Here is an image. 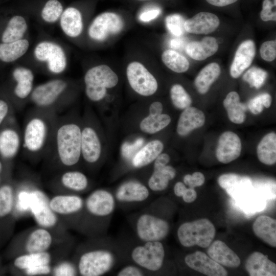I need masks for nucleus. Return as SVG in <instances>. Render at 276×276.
I'll return each mask as SVG.
<instances>
[{
  "label": "nucleus",
  "instance_id": "40",
  "mask_svg": "<svg viewBox=\"0 0 276 276\" xmlns=\"http://www.w3.org/2000/svg\"><path fill=\"white\" fill-rule=\"evenodd\" d=\"M162 60L167 67L177 73H184L189 68L188 59L174 50L165 51L162 55Z\"/></svg>",
  "mask_w": 276,
  "mask_h": 276
},
{
  "label": "nucleus",
  "instance_id": "42",
  "mask_svg": "<svg viewBox=\"0 0 276 276\" xmlns=\"http://www.w3.org/2000/svg\"><path fill=\"white\" fill-rule=\"evenodd\" d=\"M236 201L245 213L252 214L262 210L266 204L264 197L261 193L255 192L254 189Z\"/></svg>",
  "mask_w": 276,
  "mask_h": 276
},
{
  "label": "nucleus",
  "instance_id": "9",
  "mask_svg": "<svg viewBox=\"0 0 276 276\" xmlns=\"http://www.w3.org/2000/svg\"><path fill=\"white\" fill-rule=\"evenodd\" d=\"M117 204L113 193L105 189H97L84 199L83 211L95 220H109Z\"/></svg>",
  "mask_w": 276,
  "mask_h": 276
},
{
  "label": "nucleus",
  "instance_id": "49",
  "mask_svg": "<svg viewBox=\"0 0 276 276\" xmlns=\"http://www.w3.org/2000/svg\"><path fill=\"white\" fill-rule=\"evenodd\" d=\"M52 273L55 276H73L77 275L78 271L76 266L72 262L63 261L52 269Z\"/></svg>",
  "mask_w": 276,
  "mask_h": 276
},
{
  "label": "nucleus",
  "instance_id": "26",
  "mask_svg": "<svg viewBox=\"0 0 276 276\" xmlns=\"http://www.w3.org/2000/svg\"><path fill=\"white\" fill-rule=\"evenodd\" d=\"M245 269L250 276H275L276 265L267 256L255 251L247 258Z\"/></svg>",
  "mask_w": 276,
  "mask_h": 276
},
{
  "label": "nucleus",
  "instance_id": "53",
  "mask_svg": "<svg viewBox=\"0 0 276 276\" xmlns=\"http://www.w3.org/2000/svg\"><path fill=\"white\" fill-rule=\"evenodd\" d=\"M14 114V108L7 100L0 98V127Z\"/></svg>",
  "mask_w": 276,
  "mask_h": 276
},
{
  "label": "nucleus",
  "instance_id": "63",
  "mask_svg": "<svg viewBox=\"0 0 276 276\" xmlns=\"http://www.w3.org/2000/svg\"><path fill=\"white\" fill-rule=\"evenodd\" d=\"M3 169V163L2 161L0 160V173L2 172Z\"/></svg>",
  "mask_w": 276,
  "mask_h": 276
},
{
  "label": "nucleus",
  "instance_id": "22",
  "mask_svg": "<svg viewBox=\"0 0 276 276\" xmlns=\"http://www.w3.org/2000/svg\"><path fill=\"white\" fill-rule=\"evenodd\" d=\"M220 25V20L215 14L201 12L185 21V30L196 34H208L215 31Z\"/></svg>",
  "mask_w": 276,
  "mask_h": 276
},
{
  "label": "nucleus",
  "instance_id": "43",
  "mask_svg": "<svg viewBox=\"0 0 276 276\" xmlns=\"http://www.w3.org/2000/svg\"><path fill=\"white\" fill-rule=\"evenodd\" d=\"M14 192L12 186L4 184L0 187V217L9 215L13 210Z\"/></svg>",
  "mask_w": 276,
  "mask_h": 276
},
{
  "label": "nucleus",
  "instance_id": "46",
  "mask_svg": "<svg viewBox=\"0 0 276 276\" xmlns=\"http://www.w3.org/2000/svg\"><path fill=\"white\" fill-rule=\"evenodd\" d=\"M267 76V72L257 67H252L243 75V79L247 82L251 87L260 88L265 82Z\"/></svg>",
  "mask_w": 276,
  "mask_h": 276
},
{
  "label": "nucleus",
  "instance_id": "6",
  "mask_svg": "<svg viewBox=\"0 0 276 276\" xmlns=\"http://www.w3.org/2000/svg\"><path fill=\"white\" fill-rule=\"evenodd\" d=\"M133 226L137 238L143 242L161 241L170 231L168 221L153 213L150 206L136 216Z\"/></svg>",
  "mask_w": 276,
  "mask_h": 276
},
{
  "label": "nucleus",
  "instance_id": "23",
  "mask_svg": "<svg viewBox=\"0 0 276 276\" xmlns=\"http://www.w3.org/2000/svg\"><path fill=\"white\" fill-rule=\"evenodd\" d=\"M256 54L255 42L250 39L239 45L230 67V75L234 78L239 77L251 65Z\"/></svg>",
  "mask_w": 276,
  "mask_h": 276
},
{
  "label": "nucleus",
  "instance_id": "45",
  "mask_svg": "<svg viewBox=\"0 0 276 276\" xmlns=\"http://www.w3.org/2000/svg\"><path fill=\"white\" fill-rule=\"evenodd\" d=\"M63 11L61 3L58 0H49L41 12L42 19L48 23H54L60 18Z\"/></svg>",
  "mask_w": 276,
  "mask_h": 276
},
{
  "label": "nucleus",
  "instance_id": "16",
  "mask_svg": "<svg viewBox=\"0 0 276 276\" xmlns=\"http://www.w3.org/2000/svg\"><path fill=\"white\" fill-rule=\"evenodd\" d=\"M30 195L31 212L37 224L48 229L55 227L58 223V216L50 208L49 200L45 199L43 193L35 190Z\"/></svg>",
  "mask_w": 276,
  "mask_h": 276
},
{
  "label": "nucleus",
  "instance_id": "62",
  "mask_svg": "<svg viewBox=\"0 0 276 276\" xmlns=\"http://www.w3.org/2000/svg\"><path fill=\"white\" fill-rule=\"evenodd\" d=\"M170 46L173 49H179L183 45V41L180 38H174L170 41Z\"/></svg>",
  "mask_w": 276,
  "mask_h": 276
},
{
  "label": "nucleus",
  "instance_id": "15",
  "mask_svg": "<svg viewBox=\"0 0 276 276\" xmlns=\"http://www.w3.org/2000/svg\"><path fill=\"white\" fill-rule=\"evenodd\" d=\"M151 192L148 186L141 182L130 180L121 184L113 195L117 203L138 204L148 200Z\"/></svg>",
  "mask_w": 276,
  "mask_h": 276
},
{
  "label": "nucleus",
  "instance_id": "25",
  "mask_svg": "<svg viewBox=\"0 0 276 276\" xmlns=\"http://www.w3.org/2000/svg\"><path fill=\"white\" fill-rule=\"evenodd\" d=\"M205 121V115L201 110L189 106L183 110L179 117L177 132L180 136H186L194 129L202 127Z\"/></svg>",
  "mask_w": 276,
  "mask_h": 276
},
{
  "label": "nucleus",
  "instance_id": "44",
  "mask_svg": "<svg viewBox=\"0 0 276 276\" xmlns=\"http://www.w3.org/2000/svg\"><path fill=\"white\" fill-rule=\"evenodd\" d=\"M170 97L173 105L178 109H185L190 106L192 99L180 84H174L170 89Z\"/></svg>",
  "mask_w": 276,
  "mask_h": 276
},
{
  "label": "nucleus",
  "instance_id": "64",
  "mask_svg": "<svg viewBox=\"0 0 276 276\" xmlns=\"http://www.w3.org/2000/svg\"><path fill=\"white\" fill-rule=\"evenodd\" d=\"M273 2H274L273 5L274 6H275V4H276L275 0H273Z\"/></svg>",
  "mask_w": 276,
  "mask_h": 276
},
{
  "label": "nucleus",
  "instance_id": "30",
  "mask_svg": "<svg viewBox=\"0 0 276 276\" xmlns=\"http://www.w3.org/2000/svg\"><path fill=\"white\" fill-rule=\"evenodd\" d=\"M60 25L63 33L67 36H79L83 30V22L80 12L74 7L64 10L60 18Z\"/></svg>",
  "mask_w": 276,
  "mask_h": 276
},
{
  "label": "nucleus",
  "instance_id": "28",
  "mask_svg": "<svg viewBox=\"0 0 276 276\" xmlns=\"http://www.w3.org/2000/svg\"><path fill=\"white\" fill-rule=\"evenodd\" d=\"M218 47L216 38L212 36H206L201 41L189 42L186 47V52L194 60L202 61L215 54Z\"/></svg>",
  "mask_w": 276,
  "mask_h": 276
},
{
  "label": "nucleus",
  "instance_id": "37",
  "mask_svg": "<svg viewBox=\"0 0 276 276\" xmlns=\"http://www.w3.org/2000/svg\"><path fill=\"white\" fill-rule=\"evenodd\" d=\"M29 45V41L26 39L0 43V60L4 62H13L26 53Z\"/></svg>",
  "mask_w": 276,
  "mask_h": 276
},
{
  "label": "nucleus",
  "instance_id": "13",
  "mask_svg": "<svg viewBox=\"0 0 276 276\" xmlns=\"http://www.w3.org/2000/svg\"><path fill=\"white\" fill-rule=\"evenodd\" d=\"M121 17L113 12H104L98 15L90 25L88 34L93 39L102 41L110 35L119 33L123 29Z\"/></svg>",
  "mask_w": 276,
  "mask_h": 276
},
{
  "label": "nucleus",
  "instance_id": "33",
  "mask_svg": "<svg viewBox=\"0 0 276 276\" xmlns=\"http://www.w3.org/2000/svg\"><path fill=\"white\" fill-rule=\"evenodd\" d=\"M58 182L63 188L74 192H83L89 185L87 176L77 170L64 171L59 176Z\"/></svg>",
  "mask_w": 276,
  "mask_h": 276
},
{
  "label": "nucleus",
  "instance_id": "51",
  "mask_svg": "<svg viewBox=\"0 0 276 276\" xmlns=\"http://www.w3.org/2000/svg\"><path fill=\"white\" fill-rule=\"evenodd\" d=\"M143 143L144 140L142 138L138 139L132 144H129L127 142L124 143L122 146V155L127 159H130L133 157L137 152V150L141 147Z\"/></svg>",
  "mask_w": 276,
  "mask_h": 276
},
{
  "label": "nucleus",
  "instance_id": "19",
  "mask_svg": "<svg viewBox=\"0 0 276 276\" xmlns=\"http://www.w3.org/2000/svg\"><path fill=\"white\" fill-rule=\"evenodd\" d=\"M53 212L58 216H75L83 211L84 199L75 194H59L49 200Z\"/></svg>",
  "mask_w": 276,
  "mask_h": 276
},
{
  "label": "nucleus",
  "instance_id": "24",
  "mask_svg": "<svg viewBox=\"0 0 276 276\" xmlns=\"http://www.w3.org/2000/svg\"><path fill=\"white\" fill-rule=\"evenodd\" d=\"M53 237L49 229L39 227L32 230L24 243V254L48 251L53 243Z\"/></svg>",
  "mask_w": 276,
  "mask_h": 276
},
{
  "label": "nucleus",
  "instance_id": "32",
  "mask_svg": "<svg viewBox=\"0 0 276 276\" xmlns=\"http://www.w3.org/2000/svg\"><path fill=\"white\" fill-rule=\"evenodd\" d=\"M164 145L159 140H153L148 143L139 150L131 159L134 168H140L153 162L162 153Z\"/></svg>",
  "mask_w": 276,
  "mask_h": 276
},
{
  "label": "nucleus",
  "instance_id": "5",
  "mask_svg": "<svg viewBox=\"0 0 276 276\" xmlns=\"http://www.w3.org/2000/svg\"><path fill=\"white\" fill-rule=\"evenodd\" d=\"M127 253L132 263L150 274L162 268L165 257L164 245L160 241H141L129 249Z\"/></svg>",
  "mask_w": 276,
  "mask_h": 276
},
{
  "label": "nucleus",
  "instance_id": "55",
  "mask_svg": "<svg viewBox=\"0 0 276 276\" xmlns=\"http://www.w3.org/2000/svg\"><path fill=\"white\" fill-rule=\"evenodd\" d=\"M274 6L270 0L263 1L262 9L260 12V17L263 21H276L275 11L272 10Z\"/></svg>",
  "mask_w": 276,
  "mask_h": 276
},
{
  "label": "nucleus",
  "instance_id": "38",
  "mask_svg": "<svg viewBox=\"0 0 276 276\" xmlns=\"http://www.w3.org/2000/svg\"><path fill=\"white\" fill-rule=\"evenodd\" d=\"M27 29L28 24L24 17L13 16L9 20L2 34V42L9 43L22 39Z\"/></svg>",
  "mask_w": 276,
  "mask_h": 276
},
{
  "label": "nucleus",
  "instance_id": "18",
  "mask_svg": "<svg viewBox=\"0 0 276 276\" xmlns=\"http://www.w3.org/2000/svg\"><path fill=\"white\" fill-rule=\"evenodd\" d=\"M219 186L235 201L241 199L254 189L251 179L235 173H225L218 178Z\"/></svg>",
  "mask_w": 276,
  "mask_h": 276
},
{
  "label": "nucleus",
  "instance_id": "8",
  "mask_svg": "<svg viewBox=\"0 0 276 276\" xmlns=\"http://www.w3.org/2000/svg\"><path fill=\"white\" fill-rule=\"evenodd\" d=\"M85 94L93 102H99L106 96L107 88L118 83L117 75L107 65L101 64L89 68L84 76Z\"/></svg>",
  "mask_w": 276,
  "mask_h": 276
},
{
  "label": "nucleus",
  "instance_id": "11",
  "mask_svg": "<svg viewBox=\"0 0 276 276\" xmlns=\"http://www.w3.org/2000/svg\"><path fill=\"white\" fill-rule=\"evenodd\" d=\"M21 146V132L13 114L0 127V156L4 160L13 159Z\"/></svg>",
  "mask_w": 276,
  "mask_h": 276
},
{
  "label": "nucleus",
  "instance_id": "41",
  "mask_svg": "<svg viewBox=\"0 0 276 276\" xmlns=\"http://www.w3.org/2000/svg\"><path fill=\"white\" fill-rule=\"evenodd\" d=\"M170 117L167 114H149L141 122V130L147 133H156L167 127L171 122Z\"/></svg>",
  "mask_w": 276,
  "mask_h": 276
},
{
  "label": "nucleus",
  "instance_id": "21",
  "mask_svg": "<svg viewBox=\"0 0 276 276\" xmlns=\"http://www.w3.org/2000/svg\"><path fill=\"white\" fill-rule=\"evenodd\" d=\"M81 157L89 164H94L99 160L102 152L100 140L96 130L91 126L81 128Z\"/></svg>",
  "mask_w": 276,
  "mask_h": 276
},
{
  "label": "nucleus",
  "instance_id": "7",
  "mask_svg": "<svg viewBox=\"0 0 276 276\" xmlns=\"http://www.w3.org/2000/svg\"><path fill=\"white\" fill-rule=\"evenodd\" d=\"M215 234L214 224L206 218L183 223L177 231L179 243L186 247L195 245L208 247L212 242Z\"/></svg>",
  "mask_w": 276,
  "mask_h": 276
},
{
  "label": "nucleus",
  "instance_id": "61",
  "mask_svg": "<svg viewBox=\"0 0 276 276\" xmlns=\"http://www.w3.org/2000/svg\"><path fill=\"white\" fill-rule=\"evenodd\" d=\"M186 188V186L183 182L181 181L177 182L174 186V194L177 197H181Z\"/></svg>",
  "mask_w": 276,
  "mask_h": 276
},
{
  "label": "nucleus",
  "instance_id": "48",
  "mask_svg": "<svg viewBox=\"0 0 276 276\" xmlns=\"http://www.w3.org/2000/svg\"><path fill=\"white\" fill-rule=\"evenodd\" d=\"M184 22L183 18L177 14L170 15L166 18L167 28L172 35L177 37L183 33Z\"/></svg>",
  "mask_w": 276,
  "mask_h": 276
},
{
  "label": "nucleus",
  "instance_id": "57",
  "mask_svg": "<svg viewBox=\"0 0 276 276\" xmlns=\"http://www.w3.org/2000/svg\"><path fill=\"white\" fill-rule=\"evenodd\" d=\"M160 10L158 8L147 10L140 14L139 18L143 22H148L156 18L160 14Z\"/></svg>",
  "mask_w": 276,
  "mask_h": 276
},
{
  "label": "nucleus",
  "instance_id": "27",
  "mask_svg": "<svg viewBox=\"0 0 276 276\" xmlns=\"http://www.w3.org/2000/svg\"><path fill=\"white\" fill-rule=\"evenodd\" d=\"M208 247L207 253L209 256L219 264L234 268L240 265L239 257L223 241H214Z\"/></svg>",
  "mask_w": 276,
  "mask_h": 276
},
{
  "label": "nucleus",
  "instance_id": "4",
  "mask_svg": "<svg viewBox=\"0 0 276 276\" xmlns=\"http://www.w3.org/2000/svg\"><path fill=\"white\" fill-rule=\"evenodd\" d=\"M69 84L64 79H51L34 87L29 101L35 108L58 114L68 103L66 96Z\"/></svg>",
  "mask_w": 276,
  "mask_h": 276
},
{
  "label": "nucleus",
  "instance_id": "14",
  "mask_svg": "<svg viewBox=\"0 0 276 276\" xmlns=\"http://www.w3.org/2000/svg\"><path fill=\"white\" fill-rule=\"evenodd\" d=\"M14 81L13 94L15 97L16 109H20L29 101L34 88V75L33 71L26 67L18 66L12 74Z\"/></svg>",
  "mask_w": 276,
  "mask_h": 276
},
{
  "label": "nucleus",
  "instance_id": "50",
  "mask_svg": "<svg viewBox=\"0 0 276 276\" xmlns=\"http://www.w3.org/2000/svg\"><path fill=\"white\" fill-rule=\"evenodd\" d=\"M261 58L265 61L270 62L276 58V40H269L263 42L260 50Z\"/></svg>",
  "mask_w": 276,
  "mask_h": 276
},
{
  "label": "nucleus",
  "instance_id": "59",
  "mask_svg": "<svg viewBox=\"0 0 276 276\" xmlns=\"http://www.w3.org/2000/svg\"><path fill=\"white\" fill-rule=\"evenodd\" d=\"M163 106L162 103L158 101L154 102L149 107L150 114H160L162 113Z\"/></svg>",
  "mask_w": 276,
  "mask_h": 276
},
{
  "label": "nucleus",
  "instance_id": "34",
  "mask_svg": "<svg viewBox=\"0 0 276 276\" xmlns=\"http://www.w3.org/2000/svg\"><path fill=\"white\" fill-rule=\"evenodd\" d=\"M221 73L219 65L212 62L205 66L198 73L194 80V85L197 91L202 95L206 94L212 84L218 79Z\"/></svg>",
  "mask_w": 276,
  "mask_h": 276
},
{
  "label": "nucleus",
  "instance_id": "35",
  "mask_svg": "<svg viewBox=\"0 0 276 276\" xmlns=\"http://www.w3.org/2000/svg\"><path fill=\"white\" fill-rule=\"evenodd\" d=\"M239 94L234 91L229 92L223 101L228 119L234 123L240 124L246 119V107L240 101Z\"/></svg>",
  "mask_w": 276,
  "mask_h": 276
},
{
  "label": "nucleus",
  "instance_id": "29",
  "mask_svg": "<svg viewBox=\"0 0 276 276\" xmlns=\"http://www.w3.org/2000/svg\"><path fill=\"white\" fill-rule=\"evenodd\" d=\"M176 172L170 165L153 164V171L148 181V187L151 191L161 192L168 186L169 181L174 179Z\"/></svg>",
  "mask_w": 276,
  "mask_h": 276
},
{
  "label": "nucleus",
  "instance_id": "58",
  "mask_svg": "<svg viewBox=\"0 0 276 276\" xmlns=\"http://www.w3.org/2000/svg\"><path fill=\"white\" fill-rule=\"evenodd\" d=\"M183 200L186 203H192L197 198V193L194 188H187L181 197Z\"/></svg>",
  "mask_w": 276,
  "mask_h": 276
},
{
  "label": "nucleus",
  "instance_id": "12",
  "mask_svg": "<svg viewBox=\"0 0 276 276\" xmlns=\"http://www.w3.org/2000/svg\"><path fill=\"white\" fill-rule=\"evenodd\" d=\"M126 75L131 88L140 95L151 96L157 89L155 78L139 62L130 63L127 67Z\"/></svg>",
  "mask_w": 276,
  "mask_h": 276
},
{
  "label": "nucleus",
  "instance_id": "54",
  "mask_svg": "<svg viewBox=\"0 0 276 276\" xmlns=\"http://www.w3.org/2000/svg\"><path fill=\"white\" fill-rule=\"evenodd\" d=\"M183 183L190 188H194L202 186L205 181L204 175L199 172H195L192 175L187 174L183 177Z\"/></svg>",
  "mask_w": 276,
  "mask_h": 276
},
{
  "label": "nucleus",
  "instance_id": "2",
  "mask_svg": "<svg viewBox=\"0 0 276 276\" xmlns=\"http://www.w3.org/2000/svg\"><path fill=\"white\" fill-rule=\"evenodd\" d=\"M81 128L67 116H58L48 154L62 168L75 166L81 157Z\"/></svg>",
  "mask_w": 276,
  "mask_h": 276
},
{
  "label": "nucleus",
  "instance_id": "3",
  "mask_svg": "<svg viewBox=\"0 0 276 276\" xmlns=\"http://www.w3.org/2000/svg\"><path fill=\"white\" fill-rule=\"evenodd\" d=\"M119 252L113 246L100 245L82 252L76 265L81 276H101L109 272L118 264Z\"/></svg>",
  "mask_w": 276,
  "mask_h": 276
},
{
  "label": "nucleus",
  "instance_id": "52",
  "mask_svg": "<svg viewBox=\"0 0 276 276\" xmlns=\"http://www.w3.org/2000/svg\"><path fill=\"white\" fill-rule=\"evenodd\" d=\"M146 274L142 268L133 263L123 266L116 273L118 276H143Z\"/></svg>",
  "mask_w": 276,
  "mask_h": 276
},
{
  "label": "nucleus",
  "instance_id": "47",
  "mask_svg": "<svg viewBox=\"0 0 276 276\" xmlns=\"http://www.w3.org/2000/svg\"><path fill=\"white\" fill-rule=\"evenodd\" d=\"M271 100L269 94H262L250 100L247 107L252 113L258 114L262 112L264 107L269 108L270 106Z\"/></svg>",
  "mask_w": 276,
  "mask_h": 276
},
{
  "label": "nucleus",
  "instance_id": "1",
  "mask_svg": "<svg viewBox=\"0 0 276 276\" xmlns=\"http://www.w3.org/2000/svg\"><path fill=\"white\" fill-rule=\"evenodd\" d=\"M58 116L54 111L35 107L27 114L21 147L29 158L35 160L48 154Z\"/></svg>",
  "mask_w": 276,
  "mask_h": 276
},
{
  "label": "nucleus",
  "instance_id": "60",
  "mask_svg": "<svg viewBox=\"0 0 276 276\" xmlns=\"http://www.w3.org/2000/svg\"><path fill=\"white\" fill-rule=\"evenodd\" d=\"M238 0H206L210 4L217 7H224L237 2Z\"/></svg>",
  "mask_w": 276,
  "mask_h": 276
},
{
  "label": "nucleus",
  "instance_id": "36",
  "mask_svg": "<svg viewBox=\"0 0 276 276\" xmlns=\"http://www.w3.org/2000/svg\"><path fill=\"white\" fill-rule=\"evenodd\" d=\"M257 154L259 160L263 164L272 165L276 162V134L270 132L265 135L259 142Z\"/></svg>",
  "mask_w": 276,
  "mask_h": 276
},
{
  "label": "nucleus",
  "instance_id": "31",
  "mask_svg": "<svg viewBox=\"0 0 276 276\" xmlns=\"http://www.w3.org/2000/svg\"><path fill=\"white\" fill-rule=\"evenodd\" d=\"M256 236L269 245L276 247V221L267 216L258 217L252 225Z\"/></svg>",
  "mask_w": 276,
  "mask_h": 276
},
{
  "label": "nucleus",
  "instance_id": "39",
  "mask_svg": "<svg viewBox=\"0 0 276 276\" xmlns=\"http://www.w3.org/2000/svg\"><path fill=\"white\" fill-rule=\"evenodd\" d=\"M52 256L48 251L38 253L22 254L15 258L14 265L18 269L24 271L28 268L51 264Z\"/></svg>",
  "mask_w": 276,
  "mask_h": 276
},
{
  "label": "nucleus",
  "instance_id": "17",
  "mask_svg": "<svg viewBox=\"0 0 276 276\" xmlns=\"http://www.w3.org/2000/svg\"><path fill=\"white\" fill-rule=\"evenodd\" d=\"M191 269L208 276H226L227 272L221 265L200 251L187 255L184 259Z\"/></svg>",
  "mask_w": 276,
  "mask_h": 276
},
{
  "label": "nucleus",
  "instance_id": "10",
  "mask_svg": "<svg viewBox=\"0 0 276 276\" xmlns=\"http://www.w3.org/2000/svg\"><path fill=\"white\" fill-rule=\"evenodd\" d=\"M33 53L37 60L47 63L49 71L53 74H60L66 69L65 52L61 46L55 42L41 41L36 45Z\"/></svg>",
  "mask_w": 276,
  "mask_h": 276
},
{
  "label": "nucleus",
  "instance_id": "56",
  "mask_svg": "<svg viewBox=\"0 0 276 276\" xmlns=\"http://www.w3.org/2000/svg\"><path fill=\"white\" fill-rule=\"evenodd\" d=\"M52 268L51 264L42 265L28 268L23 272L27 275H47L52 273Z\"/></svg>",
  "mask_w": 276,
  "mask_h": 276
},
{
  "label": "nucleus",
  "instance_id": "20",
  "mask_svg": "<svg viewBox=\"0 0 276 276\" xmlns=\"http://www.w3.org/2000/svg\"><path fill=\"white\" fill-rule=\"evenodd\" d=\"M241 149V142L238 135L232 131H225L218 139L216 156L220 163L227 164L239 157Z\"/></svg>",
  "mask_w": 276,
  "mask_h": 276
}]
</instances>
